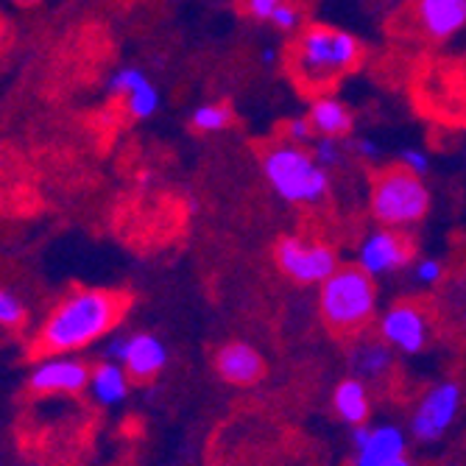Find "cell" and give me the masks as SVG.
I'll return each mask as SVG.
<instances>
[{
    "mask_svg": "<svg viewBox=\"0 0 466 466\" xmlns=\"http://www.w3.org/2000/svg\"><path fill=\"white\" fill-rule=\"evenodd\" d=\"M129 305V296L117 290H76L39 327L34 338V355H65L96 344L98 338L112 332Z\"/></svg>",
    "mask_w": 466,
    "mask_h": 466,
    "instance_id": "obj_1",
    "label": "cell"
},
{
    "mask_svg": "<svg viewBox=\"0 0 466 466\" xmlns=\"http://www.w3.org/2000/svg\"><path fill=\"white\" fill-rule=\"evenodd\" d=\"M363 59L360 39L332 28V25H308L293 42L290 73L310 93H324L335 81L352 73Z\"/></svg>",
    "mask_w": 466,
    "mask_h": 466,
    "instance_id": "obj_2",
    "label": "cell"
},
{
    "mask_svg": "<svg viewBox=\"0 0 466 466\" xmlns=\"http://www.w3.org/2000/svg\"><path fill=\"white\" fill-rule=\"evenodd\" d=\"M321 319L329 332L350 338L369 327L377 308L374 277L366 274L360 266H338L321 282Z\"/></svg>",
    "mask_w": 466,
    "mask_h": 466,
    "instance_id": "obj_3",
    "label": "cell"
},
{
    "mask_svg": "<svg viewBox=\"0 0 466 466\" xmlns=\"http://www.w3.org/2000/svg\"><path fill=\"white\" fill-rule=\"evenodd\" d=\"M263 177L288 204H319L329 190L327 167L299 143H274L263 151Z\"/></svg>",
    "mask_w": 466,
    "mask_h": 466,
    "instance_id": "obj_4",
    "label": "cell"
},
{
    "mask_svg": "<svg viewBox=\"0 0 466 466\" xmlns=\"http://www.w3.org/2000/svg\"><path fill=\"white\" fill-rule=\"evenodd\" d=\"M371 216L394 229L419 224L431 209V193L419 174L405 165L383 167L371 177Z\"/></svg>",
    "mask_w": 466,
    "mask_h": 466,
    "instance_id": "obj_5",
    "label": "cell"
},
{
    "mask_svg": "<svg viewBox=\"0 0 466 466\" xmlns=\"http://www.w3.org/2000/svg\"><path fill=\"white\" fill-rule=\"evenodd\" d=\"M274 258L279 271L299 285L324 282L338 268L335 248L308 238H282L274 248Z\"/></svg>",
    "mask_w": 466,
    "mask_h": 466,
    "instance_id": "obj_6",
    "label": "cell"
},
{
    "mask_svg": "<svg viewBox=\"0 0 466 466\" xmlns=\"http://www.w3.org/2000/svg\"><path fill=\"white\" fill-rule=\"evenodd\" d=\"M466 25V0H410L400 17L402 31L428 42H447Z\"/></svg>",
    "mask_w": 466,
    "mask_h": 466,
    "instance_id": "obj_7",
    "label": "cell"
},
{
    "mask_svg": "<svg viewBox=\"0 0 466 466\" xmlns=\"http://www.w3.org/2000/svg\"><path fill=\"white\" fill-rule=\"evenodd\" d=\"M413 251H416L413 240L402 235L400 229L394 227L374 229L371 235L363 238L358 248V266L371 277H383V274L405 268L413 260Z\"/></svg>",
    "mask_w": 466,
    "mask_h": 466,
    "instance_id": "obj_8",
    "label": "cell"
},
{
    "mask_svg": "<svg viewBox=\"0 0 466 466\" xmlns=\"http://www.w3.org/2000/svg\"><path fill=\"white\" fill-rule=\"evenodd\" d=\"M461 408V389L458 383H439L436 389H431L413 410L410 419V431L419 441H436L441 439L450 425L458 416Z\"/></svg>",
    "mask_w": 466,
    "mask_h": 466,
    "instance_id": "obj_9",
    "label": "cell"
},
{
    "mask_svg": "<svg viewBox=\"0 0 466 466\" xmlns=\"http://www.w3.org/2000/svg\"><path fill=\"white\" fill-rule=\"evenodd\" d=\"M90 374L93 369L78 360L65 355H46V360H39L28 377V386L34 394H78L90 386Z\"/></svg>",
    "mask_w": 466,
    "mask_h": 466,
    "instance_id": "obj_10",
    "label": "cell"
},
{
    "mask_svg": "<svg viewBox=\"0 0 466 466\" xmlns=\"http://www.w3.org/2000/svg\"><path fill=\"white\" fill-rule=\"evenodd\" d=\"M380 335L400 352L416 355L428 344V316L413 302H397L380 319Z\"/></svg>",
    "mask_w": 466,
    "mask_h": 466,
    "instance_id": "obj_11",
    "label": "cell"
},
{
    "mask_svg": "<svg viewBox=\"0 0 466 466\" xmlns=\"http://www.w3.org/2000/svg\"><path fill=\"white\" fill-rule=\"evenodd\" d=\"M120 363L129 371L132 380L137 383H146V380H154L165 363H167V350L151 332H137L132 338H126L123 352H120Z\"/></svg>",
    "mask_w": 466,
    "mask_h": 466,
    "instance_id": "obj_12",
    "label": "cell"
},
{
    "mask_svg": "<svg viewBox=\"0 0 466 466\" xmlns=\"http://www.w3.org/2000/svg\"><path fill=\"white\" fill-rule=\"evenodd\" d=\"M216 369L232 386H254L266 374V360L254 347L232 341L216 352Z\"/></svg>",
    "mask_w": 466,
    "mask_h": 466,
    "instance_id": "obj_13",
    "label": "cell"
},
{
    "mask_svg": "<svg viewBox=\"0 0 466 466\" xmlns=\"http://www.w3.org/2000/svg\"><path fill=\"white\" fill-rule=\"evenodd\" d=\"M439 87L431 84L428 90H441V93H431V104L433 109L444 112L441 117H455V120H466V65L463 67H441Z\"/></svg>",
    "mask_w": 466,
    "mask_h": 466,
    "instance_id": "obj_14",
    "label": "cell"
},
{
    "mask_svg": "<svg viewBox=\"0 0 466 466\" xmlns=\"http://www.w3.org/2000/svg\"><path fill=\"white\" fill-rule=\"evenodd\" d=\"M405 455V433L394 425L374 428L366 444L358 450L355 466H386Z\"/></svg>",
    "mask_w": 466,
    "mask_h": 466,
    "instance_id": "obj_15",
    "label": "cell"
},
{
    "mask_svg": "<svg viewBox=\"0 0 466 466\" xmlns=\"http://www.w3.org/2000/svg\"><path fill=\"white\" fill-rule=\"evenodd\" d=\"M310 123H313V132L321 135V137H347L352 132V112L347 104H341L332 96H319L313 104H310V112H308Z\"/></svg>",
    "mask_w": 466,
    "mask_h": 466,
    "instance_id": "obj_16",
    "label": "cell"
},
{
    "mask_svg": "<svg viewBox=\"0 0 466 466\" xmlns=\"http://www.w3.org/2000/svg\"><path fill=\"white\" fill-rule=\"evenodd\" d=\"M332 405H335V413L341 416L347 425H363L369 419V405H371L363 380L360 377L341 380L332 394Z\"/></svg>",
    "mask_w": 466,
    "mask_h": 466,
    "instance_id": "obj_17",
    "label": "cell"
},
{
    "mask_svg": "<svg viewBox=\"0 0 466 466\" xmlns=\"http://www.w3.org/2000/svg\"><path fill=\"white\" fill-rule=\"evenodd\" d=\"M90 391L101 405H117L129 394V371L123 363H98L90 374Z\"/></svg>",
    "mask_w": 466,
    "mask_h": 466,
    "instance_id": "obj_18",
    "label": "cell"
},
{
    "mask_svg": "<svg viewBox=\"0 0 466 466\" xmlns=\"http://www.w3.org/2000/svg\"><path fill=\"white\" fill-rule=\"evenodd\" d=\"M391 363H394V358H391L389 347L380 341H360L352 350V366L363 377H383L391 369Z\"/></svg>",
    "mask_w": 466,
    "mask_h": 466,
    "instance_id": "obj_19",
    "label": "cell"
},
{
    "mask_svg": "<svg viewBox=\"0 0 466 466\" xmlns=\"http://www.w3.org/2000/svg\"><path fill=\"white\" fill-rule=\"evenodd\" d=\"M190 126L201 135H216L232 126V109L227 104H201L190 115Z\"/></svg>",
    "mask_w": 466,
    "mask_h": 466,
    "instance_id": "obj_20",
    "label": "cell"
},
{
    "mask_svg": "<svg viewBox=\"0 0 466 466\" xmlns=\"http://www.w3.org/2000/svg\"><path fill=\"white\" fill-rule=\"evenodd\" d=\"M157 109H159V93H157V87L148 78L143 84H137V87L126 96V112H129L132 117H137V120L151 117Z\"/></svg>",
    "mask_w": 466,
    "mask_h": 466,
    "instance_id": "obj_21",
    "label": "cell"
},
{
    "mask_svg": "<svg viewBox=\"0 0 466 466\" xmlns=\"http://www.w3.org/2000/svg\"><path fill=\"white\" fill-rule=\"evenodd\" d=\"M148 76L140 70V67H120L109 81H106V90L112 93V96H129L135 87H137V84H143Z\"/></svg>",
    "mask_w": 466,
    "mask_h": 466,
    "instance_id": "obj_22",
    "label": "cell"
},
{
    "mask_svg": "<svg viewBox=\"0 0 466 466\" xmlns=\"http://www.w3.org/2000/svg\"><path fill=\"white\" fill-rule=\"evenodd\" d=\"M25 321V308L15 293L0 288V327H20Z\"/></svg>",
    "mask_w": 466,
    "mask_h": 466,
    "instance_id": "obj_23",
    "label": "cell"
},
{
    "mask_svg": "<svg viewBox=\"0 0 466 466\" xmlns=\"http://www.w3.org/2000/svg\"><path fill=\"white\" fill-rule=\"evenodd\" d=\"M313 157H316V162L319 165H324V167H332V165H338L344 159V151H341V140L338 137H316L313 140V151H310Z\"/></svg>",
    "mask_w": 466,
    "mask_h": 466,
    "instance_id": "obj_24",
    "label": "cell"
},
{
    "mask_svg": "<svg viewBox=\"0 0 466 466\" xmlns=\"http://www.w3.org/2000/svg\"><path fill=\"white\" fill-rule=\"evenodd\" d=\"M268 23L274 28H279V31H296V28L302 25V12H299V6H296V4H290V0H282Z\"/></svg>",
    "mask_w": 466,
    "mask_h": 466,
    "instance_id": "obj_25",
    "label": "cell"
},
{
    "mask_svg": "<svg viewBox=\"0 0 466 466\" xmlns=\"http://www.w3.org/2000/svg\"><path fill=\"white\" fill-rule=\"evenodd\" d=\"M279 4L282 0H240V12L251 20L266 23V20H271V15L277 12Z\"/></svg>",
    "mask_w": 466,
    "mask_h": 466,
    "instance_id": "obj_26",
    "label": "cell"
},
{
    "mask_svg": "<svg viewBox=\"0 0 466 466\" xmlns=\"http://www.w3.org/2000/svg\"><path fill=\"white\" fill-rule=\"evenodd\" d=\"M413 274H416V279H419L421 285H436V282L444 277V263L436 260V258H421V260L416 263Z\"/></svg>",
    "mask_w": 466,
    "mask_h": 466,
    "instance_id": "obj_27",
    "label": "cell"
},
{
    "mask_svg": "<svg viewBox=\"0 0 466 466\" xmlns=\"http://www.w3.org/2000/svg\"><path fill=\"white\" fill-rule=\"evenodd\" d=\"M285 135H288V140L290 143H308L316 132H313V123H310V117L305 115V117H290L288 123H285Z\"/></svg>",
    "mask_w": 466,
    "mask_h": 466,
    "instance_id": "obj_28",
    "label": "cell"
},
{
    "mask_svg": "<svg viewBox=\"0 0 466 466\" xmlns=\"http://www.w3.org/2000/svg\"><path fill=\"white\" fill-rule=\"evenodd\" d=\"M400 165H405L408 171L419 174V177H425L431 171V157L421 151V148H405L400 154Z\"/></svg>",
    "mask_w": 466,
    "mask_h": 466,
    "instance_id": "obj_29",
    "label": "cell"
},
{
    "mask_svg": "<svg viewBox=\"0 0 466 466\" xmlns=\"http://www.w3.org/2000/svg\"><path fill=\"white\" fill-rule=\"evenodd\" d=\"M355 148H358V154H360V157H366V159H377V157H380V148H377L371 140H366V137H363V140H358V146H355Z\"/></svg>",
    "mask_w": 466,
    "mask_h": 466,
    "instance_id": "obj_30",
    "label": "cell"
},
{
    "mask_svg": "<svg viewBox=\"0 0 466 466\" xmlns=\"http://www.w3.org/2000/svg\"><path fill=\"white\" fill-rule=\"evenodd\" d=\"M260 59H263V65H274V62H277V51H274V48H266V51L260 54Z\"/></svg>",
    "mask_w": 466,
    "mask_h": 466,
    "instance_id": "obj_31",
    "label": "cell"
},
{
    "mask_svg": "<svg viewBox=\"0 0 466 466\" xmlns=\"http://www.w3.org/2000/svg\"><path fill=\"white\" fill-rule=\"evenodd\" d=\"M386 466H413V463L402 455V458H397V461H391V463H386Z\"/></svg>",
    "mask_w": 466,
    "mask_h": 466,
    "instance_id": "obj_32",
    "label": "cell"
},
{
    "mask_svg": "<svg viewBox=\"0 0 466 466\" xmlns=\"http://www.w3.org/2000/svg\"><path fill=\"white\" fill-rule=\"evenodd\" d=\"M15 4H20V6H34V4H39V0H15Z\"/></svg>",
    "mask_w": 466,
    "mask_h": 466,
    "instance_id": "obj_33",
    "label": "cell"
},
{
    "mask_svg": "<svg viewBox=\"0 0 466 466\" xmlns=\"http://www.w3.org/2000/svg\"><path fill=\"white\" fill-rule=\"evenodd\" d=\"M463 157H466V148H463Z\"/></svg>",
    "mask_w": 466,
    "mask_h": 466,
    "instance_id": "obj_34",
    "label": "cell"
}]
</instances>
